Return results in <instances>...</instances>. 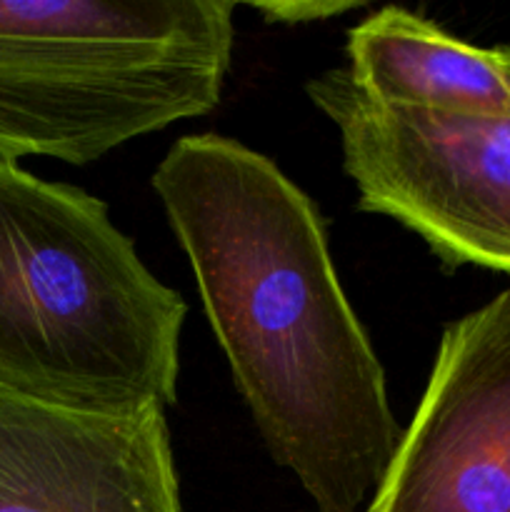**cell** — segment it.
I'll return each instance as SVG.
<instances>
[{
    "label": "cell",
    "mask_w": 510,
    "mask_h": 512,
    "mask_svg": "<svg viewBox=\"0 0 510 512\" xmlns=\"http://www.w3.org/2000/svg\"><path fill=\"white\" fill-rule=\"evenodd\" d=\"M308 95L338 128L363 213L398 220L443 263L510 273V118L380 105L345 68Z\"/></svg>",
    "instance_id": "obj_4"
},
{
    "label": "cell",
    "mask_w": 510,
    "mask_h": 512,
    "mask_svg": "<svg viewBox=\"0 0 510 512\" xmlns=\"http://www.w3.org/2000/svg\"><path fill=\"white\" fill-rule=\"evenodd\" d=\"M0 512H183L165 410L95 415L0 393Z\"/></svg>",
    "instance_id": "obj_6"
},
{
    "label": "cell",
    "mask_w": 510,
    "mask_h": 512,
    "mask_svg": "<svg viewBox=\"0 0 510 512\" xmlns=\"http://www.w3.org/2000/svg\"><path fill=\"white\" fill-rule=\"evenodd\" d=\"M233 0H0V160L88 165L218 108Z\"/></svg>",
    "instance_id": "obj_3"
},
{
    "label": "cell",
    "mask_w": 510,
    "mask_h": 512,
    "mask_svg": "<svg viewBox=\"0 0 510 512\" xmlns=\"http://www.w3.org/2000/svg\"><path fill=\"white\" fill-rule=\"evenodd\" d=\"M153 188L273 460L318 512H355L403 430L315 203L273 160L218 133L180 138Z\"/></svg>",
    "instance_id": "obj_1"
},
{
    "label": "cell",
    "mask_w": 510,
    "mask_h": 512,
    "mask_svg": "<svg viewBox=\"0 0 510 512\" xmlns=\"http://www.w3.org/2000/svg\"><path fill=\"white\" fill-rule=\"evenodd\" d=\"M360 3H338V0H275V3H250L248 8L263 13L268 23H313V20H328L355 10Z\"/></svg>",
    "instance_id": "obj_8"
},
{
    "label": "cell",
    "mask_w": 510,
    "mask_h": 512,
    "mask_svg": "<svg viewBox=\"0 0 510 512\" xmlns=\"http://www.w3.org/2000/svg\"><path fill=\"white\" fill-rule=\"evenodd\" d=\"M185 313L103 200L0 160V393L95 415L165 410Z\"/></svg>",
    "instance_id": "obj_2"
},
{
    "label": "cell",
    "mask_w": 510,
    "mask_h": 512,
    "mask_svg": "<svg viewBox=\"0 0 510 512\" xmlns=\"http://www.w3.org/2000/svg\"><path fill=\"white\" fill-rule=\"evenodd\" d=\"M368 512H510V288L443 330Z\"/></svg>",
    "instance_id": "obj_5"
},
{
    "label": "cell",
    "mask_w": 510,
    "mask_h": 512,
    "mask_svg": "<svg viewBox=\"0 0 510 512\" xmlns=\"http://www.w3.org/2000/svg\"><path fill=\"white\" fill-rule=\"evenodd\" d=\"M348 75L368 98L393 108L510 118L505 48H478L418 13L388 8L348 30Z\"/></svg>",
    "instance_id": "obj_7"
}]
</instances>
